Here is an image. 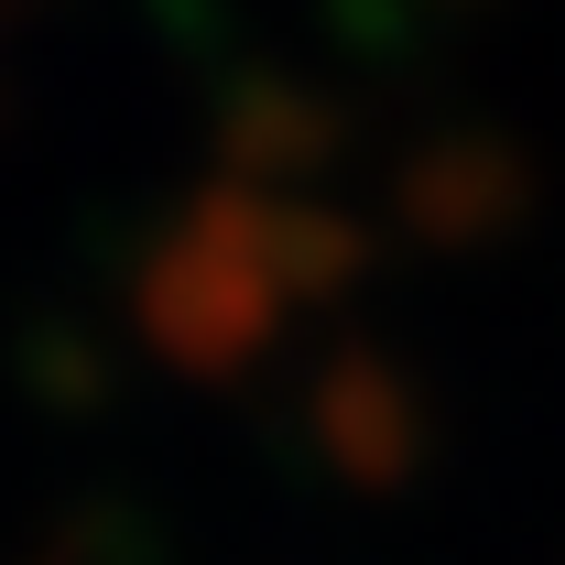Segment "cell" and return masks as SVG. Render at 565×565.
Listing matches in <instances>:
<instances>
[{"label": "cell", "mask_w": 565, "mask_h": 565, "mask_svg": "<svg viewBox=\"0 0 565 565\" xmlns=\"http://www.w3.org/2000/svg\"><path fill=\"white\" fill-rule=\"evenodd\" d=\"M327 403H338V414H327V446L349 457L359 479H392V468H403V446H414V435H403V392H392L370 359H349V370L327 381Z\"/></svg>", "instance_id": "6da1fadb"}]
</instances>
